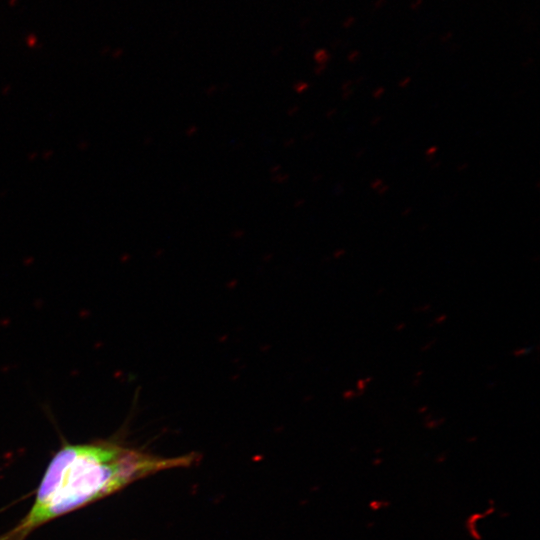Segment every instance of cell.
I'll return each instance as SVG.
<instances>
[{"mask_svg": "<svg viewBox=\"0 0 540 540\" xmlns=\"http://www.w3.org/2000/svg\"><path fill=\"white\" fill-rule=\"evenodd\" d=\"M385 1H386V0H377V1L375 2V9L380 8V7L384 4Z\"/></svg>", "mask_w": 540, "mask_h": 540, "instance_id": "4", "label": "cell"}, {"mask_svg": "<svg viewBox=\"0 0 540 540\" xmlns=\"http://www.w3.org/2000/svg\"><path fill=\"white\" fill-rule=\"evenodd\" d=\"M355 22V18L354 17H350L348 19H346V22L344 24V26L347 28V27H350L353 23Z\"/></svg>", "mask_w": 540, "mask_h": 540, "instance_id": "3", "label": "cell"}, {"mask_svg": "<svg viewBox=\"0 0 540 540\" xmlns=\"http://www.w3.org/2000/svg\"><path fill=\"white\" fill-rule=\"evenodd\" d=\"M422 4V0H415L412 4H411V9L413 10H416L418 9Z\"/></svg>", "mask_w": 540, "mask_h": 540, "instance_id": "2", "label": "cell"}, {"mask_svg": "<svg viewBox=\"0 0 540 540\" xmlns=\"http://www.w3.org/2000/svg\"><path fill=\"white\" fill-rule=\"evenodd\" d=\"M194 460L155 458L108 442L66 445L51 460L28 514L1 540H23L38 526L141 477Z\"/></svg>", "mask_w": 540, "mask_h": 540, "instance_id": "1", "label": "cell"}]
</instances>
